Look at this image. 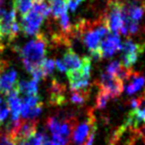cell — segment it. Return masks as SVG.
I'll use <instances>...</instances> for the list:
<instances>
[{
    "label": "cell",
    "instance_id": "cell-19",
    "mask_svg": "<svg viewBox=\"0 0 145 145\" xmlns=\"http://www.w3.org/2000/svg\"><path fill=\"white\" fill-rule=\"evenodd\" d=\"M13 7L16 12H20L22 15H24L32 9L33 0H14Z\"/></svg>",
    "mask_w": 145,
    "mask_h": 145
},
{
    "label": "cell",
    "instance_id": "cell-21",
    "mask_svg": "<svg viewBox=\"0 0 145 145\" xmlns=\"http://www.w3.org/2000/svg\"><path fill=\"white\" fill-rule=\"evenodd\" d=\"M40 69H42V73H44V77H46L48 75H52V73L56 65H54V60H52V59H46V58H44V60L40 62Z\"/></svg>",
    "mask_w": 145,
    "mask_h": 145
},
{
    "label": "cell",
    "instance_id": "cell-27",
    "mask_svg": "<svg viewBox=\"0 0 145 145\" xmlns=\"http://www.w3.org/2000/svg\"><path fill=\"white\" fill-rule=\"evenodd\" d=\"M145 99V95L143 97H136V99H132L130 101V105H131V109H139L141 103H143Z\"/></svg>",
    "mask_w": 145,
    "mask_h": 145
},
{
    "label": "cell",
    "instance_id": "cell-16",
    "mask_svg": "<svg viewBox=\"0 0 145 145\" xmlns=\"http://www.w3.org/2000/svg\"><path fill=\"white\" fill-rule=\"evenodd\" d=\"M50 11L54 18H57L67 12V4L65 0H48Z\"/></svg>",
    "mask_w": 145,
    "mask_h": 145
},
{
    "label": "cell",
    "instance_id": "cell-15",
    "mask_svg": "<svg viewBox=\"0 0 145 145\" xmlns=\"http://www.w3.org/2000/svg\"><path fill=\"white\" fill-rule=\"evenodd\" d=\"M131 77L132 81L126 87V93L127 95H132V93H136L140 89H142L145 85V77L143 75H140L139 73H132Z\"/></svg>",
    "mask_w": 145,
    "mask_h": 145
},
{
    "label": "cell",
    "instance_id": "cell-24",
    "mask_svg": "<svg viewBox=\"0 0 145 145\" xmlns=\"http://www.w3.org/2000/svg\"><path fill=\"white\" fill-rule=\"evenodd\" d=\"M123 68L124 67L122 66L120 62H118V61H114V62H112L111 64L107 67V73H111V75L118 77V75H120Z\"/></svg>",
    "mask_w": 145,
    "mask_h": 145
},
{
    "label": "cell",
    "instance_id": "cell-2",
    "mask_svg": "<svg viewBox=\"0 0 145 145\" xmlns=\"http://www.w3.org/2000/svg\"><path fill=\"white\" fill-rule=\"evenodd\" d=\"M66 73L72 91L85 89L89 85V79L91 75V59L89 57H84L80 68L68 70Z\"/></svg>",
    "mask_w": 145,
    "mask_h": 145
},
{
    "label": "cell",
    "instance_id": "cell-28",
    "mask_svg": "<svg viewBox=\"0 0 145 145\" xmlns=\"http://www.w3.org/2000/svg\"><path fill=\"white\" fill-rule=\"evenodd\" d=\"M65 1H66V4H67V8H69L71 11L74 12L75 10L77 9L79 4L82 1H84V0H65Z\"/></svg>",
    "mask_w": 145,
    "mask_h": 145
},
{
    "label": "cell",
    "instance_id": "cell-13",
    "mask_svg": "<svg viewBox=\"0 0 145 145\" xmlns=\"http://www.w3.org/2000/svg\"><path fill=\"white\" fill-rule=\"evenodd\" d=\"M15 87L18 89L19 93H23L26 95H38L39 91V81L33 79L31 81H17Z\"/></svg>",
    "mask_w": 145,
    "mask_h": 145
},
{
    "label": "cell",
    "instance_id": "cell-26",
    "mask_svg": "<svg viewBox=\"0 0 145 145\" xmlns=\"http://www.w3.org/2000/svg\"><path fill=\"white\" fill-rule=\"evenodd\" d=\"M0 145H16L14 140L6 132H0Z\"/></svg>",
    "mask_w": 145,
    "mask_h": 145
},
{
    "label": "cell",
    "instance_id": "cell-5",
    "mask_svg": "<svg viewBox=\"0 0 145 145\" xmlns=\"http://www.w3.org/2000/svg\"><path fill=\"white\" fill-rule=\"evenodd\" d=\"M44 22V17L40 13H39L34 8L23 15L20 29L24 32V34L29 36H36L39 34L40 28Z\"/></svg>",
    "mask_w": 145,
    "mask_h": 145
},
{
    "label": "cell",
    "instance_id": "cell-30",
    "mask_svg": "<svg viewBox=\"0 0 145 145\" xmlns=\"http://www.w3.org/2000/svg\"><path fill=\"white\" fill-rule=\"evenodd\" d=\"M95 132H96V129L93 130V131L91 132V134L89 135V137H88L87 141L85 142L84 145H93V143H94V138H95Z\"/></svg>",
    "mask_w": 145,
    "mask_h": 145
},
{
    "label": "cell",
    "instance_id": "cell-14",
    "mask_svg": "<svg viewBox=\"0 0 145 145\" xmlns=\"http://www.w3.org/2000/svg\"><path fill=\"white\" fill-rule=\"evenodd\" d=\"M63 63L66 66L67 71L68 70H76L79 69L82 65V59H80L77 54L73 50L69 49L63 55Z\"/></svg>",
    "mask_w": 145,
    "mask_h": 145
},
{
    "label": "cell",
    "instance_id": "cell-23",
    "mask_svg": "<svg viewBox=\"0 0 145 145\" xmlns=\"http://www.w3.org/2000/svg\"><path fill=\"white\" fill-rule=\"evenodd\" d=\"M9 107H8L7 101L3 97H0V125L4 122V120L8 117L9 114Z\"/></svg>",
    "mask_w": 145,
    "mask_h": 145
},
{
    "label": "cell",
    "instance_id": "cell-3",
    "mask_svg": "<svg viewBox=\"0 0 145 145\" xmlns=\"http://www.w3.org/2000/svg\"><path fill=\"white\" fill-rule=\"evenodd\" d=\"M123 7L124 4L120 0H110L108 12L103 16L110 33L118 35L123 26Z\"/></svg>",
    "mask_w": 145,
    "mask_h": 145
},
{
    "label": "cell",
    "instance_id": "cell-31",
    "mask_svg": "<svg viewBox=\"0 0 145 145\" xmlns=\"http://www.w3.org/2000/svg\"><path fill=\"white\" fill-rule=\"evenodd\" d=\"M46 1H48V0H33V4H40Z\"/></svg>",
    "mask_w": 145,
    "mask_h": 145
},
{
    "label": "cell",
    "instance_id": "cell-17",
    "mask_svg": "<svg viewBox=\"0 0 145 145\" xmlns=\"http://www.w3.org/2000/svg\"><path fill=\"white\" fill-rule=\"evenodd\" d=\"M46 139H48V137L44 132H36L30 138L18 142L16 145H42L44 141Z\"/></svg>",
    "mask_w": 145,
    "mask_h": 145
},
{
    "label": "cell",
    "instance_id": "cell-7",
    "mask_svg": "<svg viewBox=\"0 0 145 145\" xmlns=\"http://www.w3.org/2000/svg\"><path fill=\"white\" fill-rule=\"evenodd\" d=\"M100 89L107 91L112 99L116 97L123 91V81H120L118 77L111 75L109 73H103L101 75V81L99 83Z\"/></svg>",
    "mask_w": 145,
    "mask_h": 145
},
{
    "label": "cell",
    "instance_id": "cell-4",
    "mask_svg": "<svg viewBox=\"0 0 145 145\" xmlns=\"http://www.w3.org/2000/svg\"><path fill=\"white\" fill-rule=\"evenodd\" d=\"M122 56H121V65L126 69H131L132 65L135 64L136 61L144 53L145 43L138 44L134 43L131 39L127 38L123 44H121Z\"/></svg>",
    "mask_w": 145,
    "mask_h": 145
},
{
    "label": "cell",
    "instance_id": "cell-1",
    "mask_svg": "<svg viewBox=\"0 0 145 145\" xmlns=\"http://www.w3.org/2000/svg\"><path fill=\"white\" fill-rule=\"evenodd\" d=\"M48 41L44 34L39 33L20 50V57L25 69L29 73L40 64L46 57Z\"/></svg>",
    "mask_w": 145,
    "mask_h": 145
},
{
    "label": "cell",
    "instance_id": "cell-10",
    "mask_svg": "<svg viewBox=\"0 0 145 145\" xmlns=\"http://www.w3.org/2000/svg\"><path fill=\"white\" fill-rule=\"evenodd\" d=\"M17 72L12 69H5L0 72V93L8 95L17 83Z\"/></svg>",
    "mask_w": 145,
    "mask_h": 145
},
{
    "label": "cell",
    "instance_id": "cell-18",
    "mask_svg": "<svg viewBox=\"0 0 145 145\" xmlns=\"http://www.w3.org/2000/svg\"><path fill=\"white\" fill-rule=\"evenodd\" d=\"M90 97V91L89 89H79V91H72L70 97V101L73 103H84L85 101H87L89 99Z\"/></svg>",
    "mask_w": 145,
    "mask_h": 145
},
{
    "label": "cell",
    "instance_id": "cell-6",
    "mask_svg": "<svg viewBox=\"0 0 145 145\" xmlns=\"http://www.w3.org/2000/svg\"><path fill=\"white\" fill-rule=\"evenodd\" d=\"M97 129L95 116L92 113L89 114V117L85 122L80 123L72 132V140L75 145H83L87 141L88 137L93 130Z\"/></svg>",
    "mask_w": 145,
    "mask_h": 145
},
{
    "label": "cell",
    "instance_id": "cell-32",
    "mask_svg": "<svg viewBox=\"0 0 145 145\" xmlns=\"http://www.w3.org/2000/svg\"><path fill=\"white\" fill-rule=\"evenodd\" d=\"M2 2H3V0H0V7H1V4H2Z\"/></svg>",
    "mask_w": 145,
    "mask_h": 145
},
{
    "label": "cell",
    "instance_id": "cell-9",
    "mask_svg": "<svg viewBox=\"0 0 145 145\" xmlns=\"http://www.w3.org/2000/svg\"><path fill=\"white\" fill-rule=\"evenodd\" d=\"M100 50L103 58H110L118 51L121 50V42L118 35L110 33L100 43Z\"/></svg>",
    "mask_w": 145,
    "mask_h": 145
},
{
    "label": "cell",
    "instance_id": "cell-29",
    "mask_svg": "<svg viewBox=\"0 0 145 145\" xmlns=\"http://www.w3.org/2000/svg\"><path fill=\"white\" fill-rule=\"evenodd\" d=\"M54 65H56V69H57L58 71H60V72H62V73L67 72V68L64 65V63H63L62 60H59V59H57V60L54 62Z\"/></svg>",
    "mask_w": 145,
    "mask_h": 145
},
{
    "label": "cell",
    "instance_id": "cell-12",
    "mask_svg": "<svg viewBox=\"0 0 145 145\" xmlns=\"http://www.w3.org/2000/svg\"><path fill=\"white\" fill-rule=\"evenodd\" d=\"M65 87L54 79L50 87V103L54 105H61L65 103Z\"/></svg>",
    "mask_w": 145,
    "mask_h": 145
},
{
    "label": "cell",
    "instance_id": "cell-11",
    "mask_svg": "<svg viewBox=\"0 0 145 145\" xmlns=\"http://www.w3.org/2000/svg\"><path fill=\"white\" fill-rule=\"evenodd\" d=\"M8 107L11 111V120L20 119V110H21L22 101L20 99V93L16 87H14L7 95Z\"/></svg>",
    "mask_w": 145,
    "mask_h": 145
},
{
    "label": "cell",
    "instance_id": "cell-22",
    "mask_svg": "<svg viewBox=\"0 0 145 145\" xmlns=\"http://www.w3.org/2000/svg\"><path fill=\"white\" fill-rule=\"evenodd\" d=\"M22 103H23L24 105H28L29 107H37V105H40V103H42V101L40 95H26L23 101H22Z\"/></svg>",
    "mask_w": 145,
    "mask_h": 145
},
{
    "label": "cell",
    "instance_id": "cell-20",
    "mask_svg": "<svg viewBox=\"0 0 145 145\" xmlns=\"http://www.w3.org/2000/svg\"><path fill=\"white\" fill-rule=\"evenodd\" d=\"M111 95L105 91L104 89H99V93L97 95V101H96V107L99 109H105V107L107 105L108 101L111 99Z\"/></svg>",
    "mask_w": 145,
    "mask_h": 145
},
{
    "label": "cell",
    "instance_id": "cell-25",
    "mask_svg": "<svg viewBox=\"0 0 145 145\" xmlns=\"http://www.w3.org/2000/svg\"><path fill=\"white\" fill-rule=\"evenodd\" d=\"M42 107H44V103H40V105H37V107H31L26 119H36V118L42 113Z\"/></svg>",
    "mask_w": 145,
    "mask_h": 145
},
{
    "label": "cell",
    "instance_id": "cell-8",
    "mask_svg": "<svg viewBox=\"0 0 145 145\" xmlns=\"http://www.w3.org/2000/svg\"><path fill=\"white\" fill-rule=\"evenodd\" d=\"M37 126H38V121H36V119H21L17 131L12 137L15 144L34 135L37 132Z\"/></svg>",
    "mask_w": 145,
    "mask_h": 145
}]
</instances>
